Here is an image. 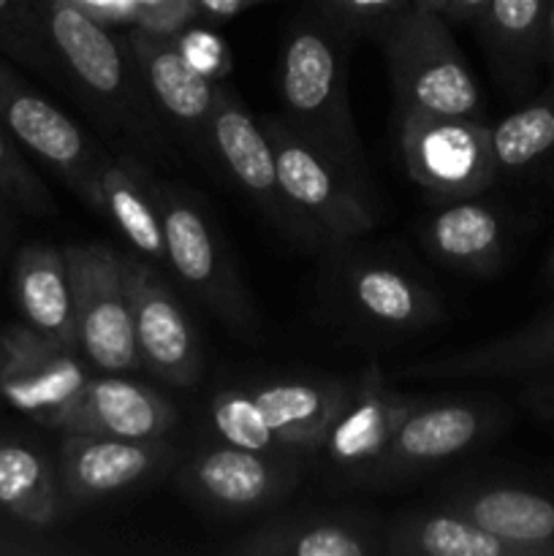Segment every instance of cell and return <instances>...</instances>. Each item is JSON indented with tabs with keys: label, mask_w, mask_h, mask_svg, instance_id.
I'll return each mask as SVG.
<instances>
[{
	"label": "cell",
	"mask_w": 554,
	"mask_h": 556,
	"mask_svg": "<svg viewBox=\"0 0 554 556\" xmlns=\"http://www.w3.org/2000/svg\"><path fill=\"white\" fill-rule=\"evenodd\" d=\"M49 47L60 81L74 90L81 106L112 136L134 144L136 155L174 163L172 130L158 114L125 36L76 9L68 0H43Z\"/></svg>",
	"instance_id": "6da1fadb"
},
{
	"label": "cell",
	"mask_w": 554,
	"mask_h": 556,
	"mask_svg": "<svg viewBox=\"0 0 554 556\" xmlns=\"http://www.w3.org/2000/svg\"><path fill=\"white\" fill-rule=\"evenodd\" d=\"M351 33L320 14L288 33L280 60L282 117L367 182V155L348 96Z\"/></svg>",
	"instance_id": "7a4b0ae2"
},
{
	"label": "cell",
	"mask_w": 554,
	"mask_h": 556,
	"mask_svg": "<svg viewBox=\"0 0 554 556\" xmlns=\"http://www.w3.org/2000/svg\"><path fill=\"white\" fill-rule=\"evenodd\" d=\"M272 141L282 199L297 217L304 244L342 248L378 223L364 179L326 155L286 117H261Z\"/></svg>",
	"instance_id": "3957f363"
},
{
	"label": "cell",
	"mask_w": 554,
	"mask_h": 556,
	"mask_svg": "<svg viewBox=\"0 0 554 556\" xmlns=\"http://www.w3.org/2000/svg\"><path fill=\"white\" fill-rule=\"evenodd\" d=\"M375 41L386 58L396 112L418 109L454 117H478L481 92L443 14L407 5L378 33Z\"/></svg>",
	"instance_id": "277c9868"
},
{
	"label": "cell",
	"mask_w": 554,
	"mask_h": 556,
	"mask_svg": "<svg viewBox=\"0 0 554 556\" xmlns=\"http://www.w3.org/2000/svg\"><path fill=\"white\" fill-rule=\"evenodd\" d=\"M152 190L161 212L168 269L228 329L248 340L259 337V315L250 302L248 288L215 223L206 217L204 206L188 190L155 177H152Z\"/></svg>",
	"instance_id": "5b68a950"
},
{
	"label": "cell",
	"mask_w": 554,
	"mask_h": 556,
	"mask_svg": "<svg viewBox=\"0 0 554 556\" xmlns=\"http://www.w3.org/2000/svg\"><path fill=\"white\" fill-rule=\"evenodd\" d=\"M63 253L74 299L76 345L85 362L98 372L141 367L125 253L101 242L68 244Z\"/></svg>",
	"instance_id": "8992f818"
},
{
	"label": "cell",
	"mask_w": 554,
	"mask_h": 556,
	"mask_svg": "<svg viewBox=\"0 0 554 556\" xmlns=\"http://www.w3.org/2000/svg\"><path fill=\"white\" fill-rule=\"evenodd\" d=\"M396 139L411 179L440 204L473 199L498 172L492 130L478 117L400 109Z\"/></svg>",
	"instance_id": "52a82bcc"
},
{
	"label": "cell",
	"mask_w": 554,
	"mask_h": 556,
	"mask_svg": "<svg viewBox=\"0 0 554 556\" xmlns=\"http://www.w3.org/2000/svg\"><path fill=\"white\" fill-rule=\"evenodd\" d=\"M307 470V456L210 445L179 470L182 492L210 514L250 516L286 503Z\"/></svg>",
	"instance_id": "ba28073f"
},
{
	"label": "cell",
	"mask_w": 554,
	"mask_h": 556,
	"mask_svg": "<svg viewBox=\"0 0 554 556\" xmlns=\"http://www.w3.org/2000/svg\"><path fill=\"white\" fill-rule=\"evenodd\" d=\"M489 429L487 410L462 396L427 400L402 421L383 454L356 481L364 492H394L470 451Z\"/></svg>",
	"instance_id": "9c48e42d"
},
{
	"label": "cell",
	"mask_w": 554,
	"mask_h": 556,
	"mask_svg": "<svg viewBox=\"0 0 554 556\" xmlns=\"http://www.w3.org/2000/svg\"><path fill=\"white\" fill-rule=\"evenodd\" d=\"M90 364L79 348L38 334L30 326H11L0 334V400L47 429H63L79 402Z\"/></svg>",
	"instance_id": "30bf717a"
},
{
	"label": "cell",
	"mask_w": 554,
	"mask_h": 556,
	"mask_svg": "<svg viewBox=\"0 0 554 556\" xmlns=\"http://www.w3.org/2000/svg\"><path fill=\"white\" fill-rule=\"evenodd\" d=\"M0 125L11 139L58 174L81 201L92 199L101 147L49 98H43L0 52Z\"/></svg>",
	"instance_id": "8fae6325"
},
{
	"label": "cell",
	"mask_w": 554,
	"mask_h": 556,
	"mask_svg": "<svg viewBox=\"0 0 554 556\" xmlns=\"http://www.w3.org/2000/svg\"><path fill=\"white\" fill-rule=\"evenodd\" d=\"M335 302L348 324L383 337L413 334L443 318V302L421 277L378 255H356L337 269Z\"/></svg>",
	"instance_id": "7c38bea8"
},
{
	"label": "cell",
	"mask_w": 554,
	"mask_h": 556,
	"mask_svg": "<svg viewBox=\"0 0 554 556\" xmlns=\"http://www.w3.org/2000/svg\"><path fill=\"white\" fill-rule=\"evenodd\" d=\"M125 41L139 65L147 92L174 139L182 141L201 163L217 166L212 150L217 81L206 79L185 63L174 36L134 25L125 33Z\"/></svg>",
	"instance_id": "4fadbf2b"
},
{
	"label": "cell",
	"mask_w": 554,
	"mask_h": 556,
	"mask_svg": "<svg viewBox=\"0 0 554 556\" xmlns=\"http://www.w3.org/2000/svg\"><path fill=\"white\" fill-rule=\"evenodd\" d=\"M421 402L424 396L391 389L378 364H369L358 372L318 448L320 459L331 467V476L348 486H356L358 478L375 465L402 421Z\"/></svg>",
	"instance_id": "5bb4252c"
},
{
	"label": "cell",
	"mask_w": 554,
	"mask_h": 556,
	"mask_svg": "<svg viewBox=\"0 0 554 556\" xmlns=\"http://www.w3.org/2000/svg\"><path fill=\"white\" fill-rule=\"evenodd\" d=\"M125 269L141 364L163 383L177 389L196 386L201 378V345L179 299L155 264L141 255H125Z\"/></svg>",
	"instance_id": "9a60e30c"
},
{
	"label": "cell",
	"mask_w": 554,
	"mask_h": 556,
	"mask_svg": "<svg viewBox=\"0 0 554 556\" xmlns=\"http://www.w3.org/2000/svg\"><path fill=\"white\" fill-rule=\"evenodd\" d=\"M177 459L163 438L125 440L103 434H65L60 448V492L63 503L90 505L117 497L152 481Z\"/></svg>",
	"instance_id": "2e32d148"
},
{
	"label": "cell",
	"mask_w": 554,
	"mask_h": 556,
	"mask_svg": "<svg viewBox=\"0 0 554 556\" xmlns=\"http://www.w3.org/2000/svg\"><path fill=\"white\" fill-rule=\"evenodd\" d=\"M212 150H215L217 166L248 193L261 215L288 237L302 242L297 217L291 215L282 199L269 136L261 119L248 112V106L239 101V96L226 81H217V101L212 112Z\"/></svg>",
	"instance_id": "e0dca14e"
},
{
	"label": "cell",
	"mask_w": 554,
	"mask_h": 556,
	"mask_svg": "<svg viewBox=\"0 0 554 556\" xmlns=\"http://www.w3.org/2000/svg\"><path fill=\"white\" fill-rule=\"evenodd\" d=\"M383 525L367 510H286L228 543L223 552L234 556H378L383 554Z\"/></svg>",
	"instance_id": "ac0fdd59"
},
{
	"label": "cell",
	"mask_w": 554,
	"mask_h": 556,
	"mask_svg": "<svg viewBox=\"0 0 554 556\" xmlns=\"http://www.w3.org/2000/svg\"><path fill=\"white\" fill-rule=\"evenodd\" d=\"M90 206L128 239L141 258L168 266L152 174L136 152H109L101 147L92 174Z\"/></svg>",
	"instance_id": "d6986e66"
},
{
	"label": "cell",
	"mask_w": 554,
	"mask_h": 556,
	"mask_svg": "<svg viewBox=\"0 0 554 556\" xmlns=\"http://www.w3.org/2000/svg\"><path fill=\"white\" fill-rule=\"evenodd\" d=\"M177 413L155 389L123 372H103L87 380L79 402L65 418L63 434H103V438L155 440L166 438Z\"/></svg>",
	"instance_id": "ffe728a7"
},
{
	"label": "cell",
	"mask_w": 554,
	"mask_h": 556,
	"mask_svg": "<svg viewBox=\"0 0 554 556\" xmlns=\"http://www.w3.org/2000/svg\"><path fill=\"white\" fill-rule=\"evenodd\" d=\"M266 424L288 451L318 454L337 410L351 391L348 378H277L248 386Z\"/></svg>",
	"instance_id": "44dd1931"
},
{
	"label": "cell",
	"mask_w": 554,
	"mask_h": 556,
	"mask_svg": "<svg viewBox=\"0 0 554 556\" xmlns=\"http://www.w3.org/2000/svg\"><path fill=\"white\" fill-rule=\"evenodd\" d=\"M519 552L532 548L505 541L438 503L424 510H402L383 525L386 556H508Z\"/></svg>",
	"instance_id": "7402d4cb"
},
{
	"label": "cell",
	"mask_w": 554,
	"mask_h": 556,
	"mask_svg": "<svg viewBox=\"0 0 554 556\" xmlns=\"http://www.w3.org/2000/svg\"><path fill=\"white\" fill-rule=\"evenodd\" d=\"M14 299L25 326L63 345H76L74 299L63 250L25 244L14 261Z\"/></svg>",
	"instance_id": "603a6c76"
},
{
	"label": "cell",
	"mask_w": 554,
	"mask_h": 556,
	"mask_svg": "<svg viewBox=\"0 0 554 556\" xmlns=\"http://www.w3.org/2000/svg\"><path fill=\"white\" fill-rule=\"evenodd\" d=\"M424 250L445 269L487 271L500 255L503 226L492 206L473 199L443 201L440 210L424 217L418 228Z\"/></svg>",
	"instance_id": "cb8c5ba5"
},
{
	"label": "cell",
	"mask_w": 554,
	"mask_h": 556,
	"mask_svg": "<svg viewBox=\"0 0 554 556\" xmlns=\"http://www.w3.org/2000/svg\"><path fill=\"white\" fill-rule=\"evenodd\" d=\"M438 505L456 510L483 530L521 546L536 548L554 535V505L521 489L451 483L438 494Z\"/></svg>",
	"instance_id": "d4e9b609"
},
{
	"label": "cell",
	"mask_w": 554,
	"mask_h": 556,
	"mask_svg": "<svg viewBox=\"0 0 554 556\" xmlns=\"http://www.w3.org/2000/svg\"><path fill=\"white\" fill-rule=\"evenodd\" d=\"M0 508L27 527L54 525L63 510L58 470L20 440H0Z\"/></svg>",
	"instance_id": "484cf974"
},
{
	"label": "cell",
	"mask_w": 554,
	"mask_h": 556,
	"mask_svg": "<svg viewBox=\"0 0 554 556\" xmlns=\"http://www.w3.org/2000/svg\"><path fill=\"white\" fill-rule=\"evenodd\" d=\"M210 427L223 443L237 445L250 451H272V454H286V445L280 443L272 427L266 424L259 402L253 400L248 386H228L217 391L210 402ZM293 454V451H288Z\"/></svg>",
	"instance_id": "4316f807"
},
{
	"label": "cell",
	"mask_w": 554,
	"mask_h": 556,
	"mask_svg": "<svg viewBox=\"0 0 554 556\" xmlns=\"http://www.w3.org/2000/svg\"><path fill=\"white\" fill-rule=\"evenodd\" d=\"M0 52L43 74L60 76L43 22V0H0Z\"/></svg>",
	"instance_id": "83f0119b"
},
{
	"label": "cell",
	"mask_w": 554,
	"mask_h": 556,
	"mask_svg": "<svg viewBox=\"0 0 554 556\" xmlns=\"http://www.w3.org/2000/svg\"><path fill=\"white\" fill-rule=\"evenodd\" d=\"M489 130H492L494 166L516 172V168L530 166L554 147V109H521Z\"/></svg>",
	"instance_id": "f1b7e54d"
},
{
	"label": "cell",
	"mask_w": 554,
	"mask_h": 556,
	"mask_svg": "<svg viewBox=\"0 0 554 556\" xmlns=\"http://www.w3.org/2000/svg\"><path fill=\"white\" fill-rule=\"evenodd\" d=\"M0 199L27 215H54V199L36 168L25 157V150L0 125Z\"/></svg>",
	"instance_id": "f546056e"
},
{
	"label": "cell",
	"mask_w": 554,
	"mask_h": 556,
	"mask_svg": "<svg viewBox=\"0 0 554 556\" xmlns=\"http://www.w3.org/2000/svg\"><path fill=\"white\" fill-rule=\"evenodd\" d=\"M541 16L543 0H487L476 20L494 47L511 49L530 41Z\"/></svg>",
	"instance_id": "4dcf8cb0"
},
{
	"label": "cell",
	"mask_w": 554,
	"mask_h": 556,
	"mask_svg": "<svg viewBox=\"0 0 554 556\" xmlns=\"http://www.w3.org/2000/svg\"><path fill=\"white\" fill-rule=\"evenodd\" d=\"M320 14L348 30L351 36L378 38V33L413 0H315Z\"/></svg>",
	"instance_id": "1f68e13d"
},
{
	"label": "cell",
	"mask_w": 554,
	"mask_h": 556,
	"mask_svg": "<svg viewBox=\"0 0 554 556\" xmlns=\"http://www.w3.org/2000/svg\"><path fill=\"white\" fill-rule=\"evenodd\" d=\"M174 41H177V49L185 58V63L193 71H199L201 76H206V79L226 81V76L231 74V58H228L226 43L212 30L188 25L174 36Z\"/></svg>",
	"instance_id": "d6a6232c"
},
{
	"label": "cell",
	"mask_w": 554,
	"mask_h": 556,
	"mask_svg": "<svg viewBox=\"0 0 554 556\" xmlns=\"http://www.w3.org/2000/svg\"><path fill=\"white\" fill-rule=\"evenodd\" d=\"M264 3H272V0H196V9H199V14L204 16V20L226 22L244 14L248 9H255V5Z\"/></svg>",
	"instance_id": "836d02e7"
},
{
	"label": "cell",
	"mask_w": 554,
	"mask_h": 556,
	"mask_svg": "<svg viewBox=\"0 0 554 556\" xmlns=\"http://www.w3.org/2000/svg\"><path fill=\"white\" fill-rule=\"evenodd\" d=\"M76 9L87 11L90 16L101 22H117L128 20V3L125 0H68Z\"/></svg>",
	"instance_id": "e575fe53"
},
{
	"label": "cell",
	"mask_w": 554,
	"mask_h": 556,
	"mask_svg": "<svg viewBox=\"0 0 554 556\" xmlns=\"http://www.w3.org/2000/svg\"><path fill=\"white\" fill-rule=\"evenodd\" d=\"M487 0H449L443 9V16L449 22H470L481 14Z\"/></svg>",
	"instance_id": "d590c367"
},
{
	"label": "cell",
	"mask_w": 554,
	"mask_h": 556,
	"mask_svg": "<svg viewBox=\"0 0 554 556\" xmlns=\"http://www.w3.org/2000/svg\"><path fill=\"white\" fill-rule=\"evenodd\" d=\"M11 239V217H9V204L0 199V255H3L5 244Z\"/></svg>",
	"instance_id": "8d00e7d4"
},
{
	"label": "cell",
	"mask_w": 554,
	"mask_h": 556,
	"mask_svg": "<svg viewBox=\"0 0 554 556\" xmlns=\"http://www.w3.org/2000/svg\"><path fill=\"white\" fill-rule=\"evenodd\" d=\"M445 3H449V0H413V5H418V9L438 11V14H443Z\"/></svg>",
	"instance_id": "74e56055"
},
{
	"label": "cell",
	"mask_w": 554,
	"mask_h": 556,
	"mask_svg": "<svg viewBox=\"0 0 554 556\" xmlns=\"http://www.w3.org/2000/svg\"><path fill=\"white\" fill-rule=\"evenodd\" d=\"M549 30H552L554 36V3H552V11H549Z\"/></svg>",
	"instance_id": "f35d334b"
}]
</instances>
